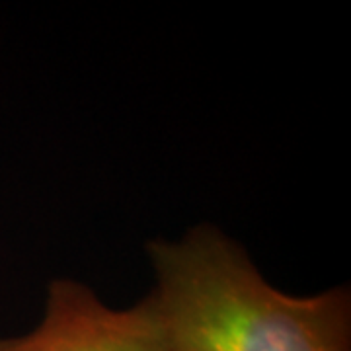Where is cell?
I'll use <instances>...</instances> for the list:
<instances>
[{
  "label": "cell",
  "mask_w": 351,
  "mask_h": 351,
  "mask_svg": "<svg viewBox=\"0 0 351 351\" xmlns=\"http://www.w3.org/2000/svg\"><path fill=\"white\" fill-rule=\"evenodd\" d=\"M147 297L172 351H351V295H285L215 226L154 240Z\"/></svg>",
  "instance_id": "6da1fadb"
},
{
  "label": "cell",
  "mask_w": 351,
  "mask_h": 351,
  "mask_svg": "<svg viewBox=\"0 0 351 351\" xmlns=\"http://www.w3.org/2000/svg\"><path fill=\"white\" fill-rule=\"evenodd\" d=\"M0 351H172L149 299L112 308L73 279L49 285L39 324L24 336L0 338Z\"/></svg>",
  "instance_id": "7a4b0ae2"
}]
</instances>
